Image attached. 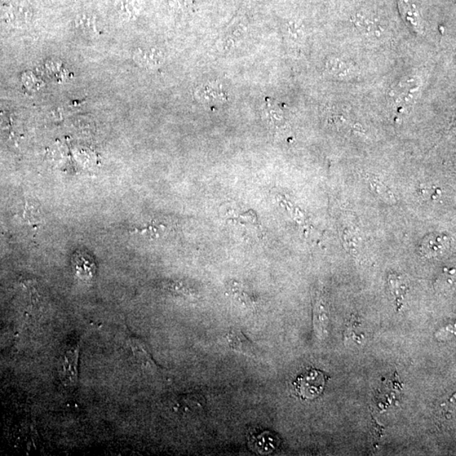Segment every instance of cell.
Returning <instances> with one entry per match:
<instances>
[{"instance_id": "6da1fadb", "label": "cell", "mask_w": 456, "mask_h": 456, "mask_svg": "<svg viewBox=\"0 0 456 456\" xmlns=\"http://www.w3.org/2000/svg\"><path fill=\"white\" fill-rule=\"evenodd\" d=\"M326 382V374L322 371L311 369L296 378L294 387L300 398L313 400L324 391Z\"/></svg>"}, {"instance_id": "7a4b0ae2", "label": "cell", "mask_w": 456, "mask_h": 456, "mask_svg": "<svg viewBox=\"0 0 456 456\" xmlns=\"http://www.w3.org/2000/svg\"><path fill=\"white\" fill-rule=\"evenodd\" d=\"M420 79L417 77H407L398 82L389 91V99L396 107L404 108L413 105L418 99L421 91Z\"/></svg>"}, {"instance_id": "3957f363", "label": "cell", "mask_w": 456, "mask_h": 456, "mask_svg": "<svg viewBox=\"0 0 456 456\" xmlns=\"http://www.w3.org/2000/svg\"><path fill=\"white\" fill-rule=\"evenodd\" d=\"M249 33V24L243 17H237L226 29L220 38V48L225 54L235 51Z\"/></svg>"}, {"instance_id": "277c9868", "label": "cell", "mask_w": 456, "mask_h": 456, "mask_svg": "<svg viewBox=\"0 0 456 456\" xmlns=\"http://www.w3.org/2000/svg\"><path fill=\"white\" fill-rule=\"evenodd\" d=\"M79 345L65 352L60 361V375L62 382L67 387H74L78 382V360Z\"/></svg>"}, {"instance_id": "5b68a950", "label": "cell", "mask_w": 456, "mask_h": 456, "mask_svg": "<svg viewBox=\"0 0 456 456\" xmlns=\"http://www.w3.org/2000/svg\"><path fill=\"white\" fill-rule=\"evenodd\" d=\"M166 51L160 47H141L133 52V60L144 69H155L160 68L165 63Z\"/></svg>"}, {"instance_id": "8992f818", "label": "cell", "mask_w": 456, "mask_h": 456, "mask_svg": "<svg viewBox=\"0 0 456 456\" xmlns=\"http://www.w3.org/2000/svg\"><path fill=\"white\" fill-rule=\"evenodd\" d=\"M194 97L199 103L205 105L221 104L228 101L229 96L219 84L203 83L194 91Z\"/></svg>"}, {"instance_id": "52a82bcc", "label": "cell", "mask_w": 456, "mask_h": 456, "mask_svg": "<svg viewBox=\"0 0 456 456\" xmlns=\"http://www.w3.org/2000/svg\"><path fill=\"white\" fill-rule=\"evenodd\" d=\"M2 18L15 28H24L32 22L33 12L28 4L23 2L13 3L4 10Z\"/></svg>"}, {"instance_id": "ba28073f", "label": "cell", "mask_w": 456, "mask_h": 456, "mask_svg": "<svg viewBox=\"0 0 456 456\" xmlns=\"http://www.w3.org/2000/svg\"><path fill=\"white\" fill-rule=\"evenodd\" d=\"M401 14L406 24L417 33L423 32V26L417 0H398Z\"/></svg>"}, {"instance_id": "9c48e42d", "label": "cell", "mask_w": 456, "mask_h": 456, "mask_svg": "<svg viewBox=\"0 0 456 456\" xmlns=\"http://www.w3.org/2000/svg\"><path fill=\"white\" fill-rule=\"evenodd\" d=\"M449 238L444 234H432L424 238L420 246L421 254L427 258L438 256L449 249Z\"/></svg>"}, {"instance_id": "30bf717a", "label": "cell", "mask_w": 456, "mask_h": 456, "mask_svg": "<svg viewBox=\"0 0 456 456\" xmlns=\"http://www.w3.org/2000/svg\"><path fill=\"white\" fill-rule=\"evenodd\" d=\"M115 11L119 19L130 22L138 19L143 11V0H116Z\"/></svg>"}, {"instance_id": "8fae6325", "label": "cell", "mask_w": 456, "mask_h": 456, "mask_svg": "<svg viewBox=\"0 0 456 456\" xmlns=\"http://www.w3.org/2000/svg\"><path fill=\"white\" fill-rule=\"evenodd\" d=\"M326 69L330 77L343 79V81L352 79L355 74L354 66L340 57H330L329 60H327Z\"/></svg>"}, {"instance_id": "7c38bea8", "label": "cell", "mask_w": 456, "mask_h": 456, "mask_svg": "<svg viewBox=\"0 0 456 456\" xmlns=\"http://www.w3.org/2000/svg\"><path fill=\"white\" fill-rule=\"evenodd\" d=\"M228 347L233 351L243 354L247 357L254 356L255 348L254 344L248 339L239 330H232L226 335Z\"/></svg>"}, {"instance_id": "4fadbf2b", "label": "cell", "mask_w": 456, "mask_h": 456, "mask_svg": "<svg viewBox=\"0 0 456 456\" xmlns=\"http://www.w3.org/2000/svg\"><path fill=\"white\" fill-rule=\"evenodd\" d=\"M262 116L267 125L274 128L285 125V114L280 106L272 99H267L264 106Z\"/></svg>"}, {"instance_id": "5bb4252c", "label": "cell", "mask_w": 456, "mask_h": 456, "mask_svg": "<svg viewBox=\"0 0 456 456\" xmlns=\"http://www.w3.org/2000/svg\"><path fill=\"white\" fill-rule=\"evenodd\" d=\"M388 283L389 290H391L394 298L396 299L397 306L400 308L402 301L405 299L407 289H408L406 278L401 277V274L393 273L389 274Z\"/></svg>"}, {"instance_id": "9a60e30c", "label": "cell", "mask_w": 456, "mask_h": 456, "mask_svg": "<svg viewBox=\"0 0 456 456\" xmlns=\"http://www.w3.org/2000/svg\"><path fill=\"white\" fill-rule=\"evenodd\" d=\"M130 347L133 350V352H134L135 356L137 358V360L139 361L141 365L148 369L152 371L157 370V365L152 360V357L150 356L148 349L145 346V344L141 343L139 340L132 339Z\"/></svg>"}, {"instance_id": "2e32d148", "label": "cell", "mask_w": 456, "mask_h": 456, "mask_svg": "<svg viewBox=\"0 0 456 456\" xmlns=\"http://www.w3.org/2000/svg\"><path fill=\"white\" fill-rule=\"evenodd\" d=\"M354 22H355L357 28L366 35L379 37L382 32V26L379 25L378 22L365 14H357Z\"/></svg>"}, {"instance_id": "e0dca14e", "label": "cell", "mask_w": 456, "mask_h": 456, "mask_svg": "<svg viewBox=\"0 0 456 456\" xmlns=\"http://www.w3.org/2000/svg\"><path fill=\"white\" fill-rule=\"evenodd\" d=\"M179 409L184 411H194L196 410H202L205 406V400L200 395L196 394H190V395H185L179 398Z\"/></svg>"}, {"instance_id": "ac0fdd59", "label": "cell", "mask_w": 456, "mask_h": 456, "mask_svg": "<svg viewBox=\"0 0 456 456\" xmlns=\"http://www.w3.org/2000/svg\"><path fill=\"white\" fill-rule=\"evenodd\" d=\"M285 32L289 41L294 43H301L304 41V26L298 21H287L285 24Z\"/></svg>"}, {"instance_id": "d6986e66", "label": "cell", "mask_w": 456, "mask_h": 456, "mask_svg": "<svg viewBox=\"0 0 456 456\" xmlns=\"http://www.w3.org/2000/svg\"><path fill=\"white\" fill-rule=\"evenodd\" d=\"M369 184L372 190L382 198V200L392 204V205L396 203L397 201L395 194H394L382 181L372 178L369 179Z\"/></svg>"}, {"instance_id": "ffe728a7", "label": "cell", "mask_w": 456, "mask_h": 456, "mask_svg": "<svg viewBox=\"0 0 456 456\" xmlns=\"http://www.w3.org/2000/svg\"><path fill=\"white\" fill-rule=\"evenodd\" d=\"M75 26L84 33H93L97 32L99 22L96 16L90 14H82L75 19Z\"/></svg>"}, {"instance_id": "44dd1931", "label": "cell", "mask_w": 456, "mask_h": 456, "mask_svg": "<svg viewBox=\"0 0 456 456\" xmlns=\"http://www.w3.org/2000/svg\"><path fill=\"white\" fill-rule=\"evenodd\" d=\"M327 323H328V313L324 304L318 303L314 311V326L318 333L324 335L326 333Z\"/></svg>"}, {"instance_id": "7402d4cb", "label": "cell", "mask_w": 456, "mask_h": 456, "mask_svg": "<svg viewBox=\"0 0 456 456\" xmlns=\"http://www.w3.org/2000/svg\"><path fill=\"white\" fill-rule=\"evenodd\" d=\"M196 0H167L168 10L172 14H184L191 10Z\"/></svg>"}]
</instances>
